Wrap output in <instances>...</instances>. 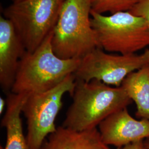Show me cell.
Wrapping results in <instances>:
<instances>
[{
	"instance_id": "cell-6",
	"label": "cell",
	"mask_w": 149,
	"mask_h": 149,
	"mask_svg": "<svg viewBox=\"0 0 149 149\" xmlns=\"http://www.w3.org/2000/svg\"><path fill=\"white\" fill-rule=\"evenodd\" d=\"M74 87V74H70L50 90L29 95L22 110L27 118L29 149H40L46 137L56 130L55 121L63 106V97L66 93L72 96Z\"/></svg>"
},
{
	"instance_id": "cell-12",
	"label": "cell",
	"mask_w": 149,
	"mask_h": 149,
	"mask_svg": "<svg viewBox=\"0 0 149 149\" xmlns=\"http://www.w3.org/2000/svg\"><path fill=\"white\" fill-rule=\"evenodd\" d=\"M121 86L136 106V117L149 120V65L128 74Z\"/></svg>"
},
{
	"instance_id": "cell-7",
	"label": "cell",
	"mask_w": 149,
	"mask_h": 149,
	"mask_svg": "<svg viewBox=\"0 0 149 149\" xmlns=\"http://www.w3.org/2000/svg\"><path fill=\"white\" fill-rule=\"evenodd\" d=\"M146 65L144 54L113 55L97 48L81 59L75 79L89 82L93 80L107 85L120 87L128 74Z\"/></svg>"
},
{
	"instance_id": "cell-1",
	"label": "cell",
	"mask_w": 149,
	"mask_h": 149,
	"mask_svg": "<svg viewBox=\"0 0 149 149\" xmlns=\"http://www.w3.org/2000/svg\"><path fill=\"white\" fill-rule=\"evenodd\" d=\"M73 101L63 123L64 128L83 132L97 128L107 118L132 104L122 86L112 87L101 81L75 79Z\"/></svg>"
},
{
	"instance_id": "cell-13",
	"label": "cell",
	"mask_w": 149,
	"mask_h": 149,
	"mask_svg": "<svg viewBox=\"0 0 149 149\" xmlns=\"http://www.w3.org/2000/svg\"><path fill=\"white\" fill-rule=\"evenodd\" d=\"M140 0H92V11L101 15H111L131 10Z\"/></svg>"
},
{
	"instance_id": "cell-3",
	"label": "cell",
	"mask_w": 149,
	"mask_h": 149,
	"mask_svg": "<svg viewBox=\"0 0 149 149\" xmlns=\"http://www.w3.org/2000/svg\"><path fill=\"white\" fill-rule=\"evenodd\" d=\"M92 0H65L53 32L54 52L61 59H81L100 48L91 25Z\"/></svg>"
},
{
	"instance_id": "cell-10",
	"label": "cell",
	"mask_w": 149,
	"mask_h": 149,
	"mask_svg": "<svg viewBox=\"0 0 149 149\" xmlns=\"http://www.w3.org/2000/svg\"><path fill=\"white\" fill-rule=\"evenodd\" d=\"M40 149H111L102 140L97 128L76 132L63 126L49 135Z\"/></svg>"
},
{
	"instance_id": "cell-14",
	"label": "cell",
	"mask_w": 149,
	"mask_h": 149,
	"mask_svg": "<svg viewBox=\"0 0 149 149\" xmlns=\"http://www.w3.org/2000/svg\"><path fill=\"white\" fill-rule=\"evenodd\" d=\"M129 12L135 16L144 18L149 28V0H140Z\"/></svg>"
},
{
	"instance_id": "cell-18",
	"label": "cell",
	"mask_w": 149,
	"mask_h": 149,
	"mask_svg": "<svg viewBox=\"0 0 149 149\" xmlns=\"http://www.w3.org/2000/svg\"><path fill=\"white\" fill-rule=\"evenodd\" d=\"M144 144L145 149H149V138L144 140Z\"/></svg>"
},
{
	"instance_id": "cell-2",
	"label": "cell",
	"mask_w": 149,
	"mask_h": 149,
	"mask_svg": "<svg viewBox=\"0 0 149 149\" xmlns=\"http://www.w3.org/2000/svg\"><path fill=\"white\" fill-rule=\"evenodd\" d=\"M53 32L34 52L24 54L11 92L30 95L46 92L74 74L81 59H61L56 56L52 44Z\"/></svg>"
},
{
	"instance_id": "cell-15",
	"label": "cell",
	"mask_w": 149,
	"mask_h": 149,
	"mask_svg": "<svg viewBox=\"0 0 149 149\" xmlns=\"http://www.w3.org/2000/svg\"><path fill=\"white\" fill-rule=\"evenodd\" d=\"M144 140H141L136 141L131 144H128L121 148H119L117 149H145L144 146Z\"/></svg>"
},
{
	"instance_id": "cell-17",
	"label": "cell",
	"mask_w": 149,
	"mask_h": 149,
	"mask_svg": "<svg viewBox=\"0 0 149 149\" xmlns=\"http://www.w3.org/2000/svg\"><path fill=\"white\" fill-rule=\"evenodd\" d=\"M143 54L146 59V65L149 66V49H146Z\"/></svg>"
},
{
	"instance_id": "cell-8",
	"label": "cell",
	"mask_w": 149,
	"mask_h": 149,
	"mask_svg": "<svg viewBox=\"0 0 149 149\" xmlns=\"http://www.w3.org/2000/svg\"><path fill=\"white\" fill-rule=\"evenodd\" d=\"M102 140L117 148L149 138V120H136L127 108L116 112L98 125Z\"/></svg>"
},
{
	"instance_id": "cell-11",
	"label": "cell",
	"mask_w": 149,
	"mask_h": 149,
	"mask_svg": "<svg viewBox=\"0 0 149 149\" xmlns=\"http://www.w3.org/2000/svg\"><path fill=\"white\" fill-rule=\"evenodd\" d=\"M29 95L11 92L7 95V108L1 122V126L6 129L7 140L5 147L2 149H29L21 118L22 107Z\"/></svg>"
},
{
	"instance_id": "cell-19",
	"label": "cell",
	"mask_w": 149,
	"mask_h": 149,
	"mask_svg": "<svg viewBox=\"0 0 149 149\" xmlns=\"http://www.w3.org/2000/svg\"><path fill=\"white\" fill-rule=\"evenodd\" d=\"M12 3H15V2H20V1H24V0H10Z\"/></svg>"
},
{
	"instance_id": "cell-16",
	"label": "cell",
	"mask_w": 149,
	"mask_h": 149,
	"mask_svg": "<svg viewBox=\"0 0 149 149\" xmlns=\"http://www.w3.org/2000/svg\"><path fill=\"white\" fill-rule=\"evenodd\" d=\"M6 104V101H5L2 97H1V98H0V113H1V114H2V113H3L4 111Z\"/></svg>"
},
{
	"instance_id": "cell-5",
	"label": "cell",
	"mask_w": 149,
	"mask_h": 149,
	"mask_svg": "<svg viewBox=\"0 0 149 149\" xmlns=\"http://www.w3.org/2000/svg\"><path fill=\"white\" fill-rule=\"evenodd\" d=\"M91 25L100 48L107 52L132 54L149 45L146 22L129 11L105 16L92 11Z\"/></svg>"
},
{
	"instance_id": "cell-9",
	"label": "cell",
	"mask_w": 149,
	"mask_h": 149,
	"mask_svg": "<svg viewBox=\"0 0 149 149\" xmlns=\"http://www.w3.org/2000/svg\"><path fill=\"white\" fill-rule=\"evenodd\" d=\"M26 52L11 22L0 17V85L7 95L11 92L20 59Z\"/></svg>"
},
{
	"instance_id": "cell-4",
	"label": "cell",
	"mask_w": 149,
	"mask_h": 149,
	"mask_svg": "<svg viewBox=\"0 0 149 149\" xmlns=\"http://www.w3.org/2000/svg\"><path fill=\"white\" fill-rule=\"evenodd\" d=\"M65 0H24L11 3L3 16L12 24L26 51L33 52L53 32Z\"/></svg>"
}]
</instances>
